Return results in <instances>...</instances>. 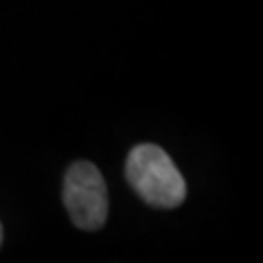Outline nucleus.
Masks as SVG:
<instances>
[{"label":"nucleus","mask_w":263,"mask_h":263,"mask_svg":"<svg viewBox=\"0 0 263 263\" xmlns=\"http://www.w3.org/2000/svg\"><path fill=\"white\" fill-rule=\"evenodd\" d=\"M125 176L132 189L147 204L176 209L186 197V182L171 156L158 145H136L125 162Z\"/></svg>","instance_id":"obj_1"},{"label":"nucleus","mask_w":263,"mask_h":263,"mask_svg":"<svg viewBox=\"0 0 263 263\" xmlns=\"http://www.w3.org/2000/svg\"><path fill=\"white\" fill-rule=\"evenodd\" d=\"M64 206L72 224L99 230L108 219V189L92 162H75L64 178Z\"/></svg>","instance_id":"obj_2"},{"label":"nucleus","mask_w":263,"mask_h":263,"mask_svg":"<svg viewBox=\"0 0 263 263\" xmlns=\"http://www.w3.org/2000/svg\"><path fill=\"white\" fill-rule=\"evenodd\" d=\"M0 243H3V226H0Z\"/></svg>","instance_id":"obj_3"}]
</instances>
